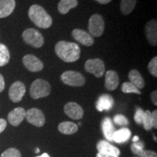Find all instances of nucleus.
<instances>
[{
	"label": "nucleus",
	"mask_w": 157,
	"mask_h": 157,
	"mask_svg": "<svg viewBox=\"0 0 157 157\" xmlns=\"http://www.w3.org/2000/svg\"><path fill=\"white\" fill-rule=\"evenodd\" d=\"M51 93V86L48 82L42 78H37L33 82L30 87V95L33 99L47 97Z\"/></svg>",
	"instance_id": "obj_3"
},
{
	"label": "nucleus",
	"mask_w": 157,
	"mask_h": 157,
	"mask_svg": "<svg viewBox=\"0 0 157 157\" xmlns=\"http://www.w3.org/2000/svg\"><path fill=\"white\" fill-rule=\"evenodd\" d=\"M146 38L148 42L153 46L157 44V22L156 20L154 19L148 21L145 26Z\"/></svg>",
	"instance_id": "obj_13"
},
{
	"label": "nucleus",
	"mask_w": 157,
	"mask_h": 157,
	"mask_svg": "<svg viewBox=\"0 0 157 157\" xmlns=\"http://www.w3.org/2000/svg\"><path fill=\"white\" fill-rule=\"evenodd\" d=\"M151 121L152 126L155 129L157 128V111L154 110L153 112H151Z\"/></svg>",
	"instance_id": "obj_34"
},
{
	"label": "nucleus",
	"mask_w": 157,
	"mask_h": 157,
	"mask_svg": "<svg viewBox=\"0 0 157 157\" xmlns=\"http://www.w3.org/2000/svg\"><path fill=\"white\" fill-rule=\"evenodd\" d=\"M121 91L124 93H135L140 95L141 92L140 90L133 85L130 82H124L121 85Z\"/></svg>",
	"instance_id": "obj_26"
},
{
	"label": "nucleus",
	"mask_w": 157,
	"mask_h": 157,
	"mask_svg": "<svg viewBox=\"0 0 157 157\" xmlns=\"http://www.w3.org/2000/svg\"><path fill=\"white\" fill-rule=\"evenodd\" d=\"M29 18L37 27L48 29L52 24V19L42 6L33 5L29 10Z\"/></svg>",
	"instance_id": "obj_2"
},
{
	"label": "nucleus",
	"mask_w": 157,
	"mask_h": 157,
	"mask_svg": "<svg viewBox=\"0 0 157 157\" xmlns=\"http://www.w3.org/2000/svg\"><path fill=\"white\" fill-rule=\"evenodd\" d=\"M77 0H60L58 3V10L60 14L66 15L71 10L77 7Z\"/></svg>",
	"instance_id": "obj_21"
},
{
	"label": "nucleus",
	"mask_w": 157,
	"mask_h": 157,
	"mask_svg": "<svg viewBox=\"0 0 157 157\" xmlns=\"http://www.w3.org/2000/svg\"><path fill=\"white\" fill-rule=\"evenodd\" d=\"M143 115H144V111L140 108H137L134 116V120L135 122L138 124H141L143 123Z\"/></svg>",
	"instance_id": "obj_32"
},
{
	"label": "nucleus",
	"mask_w": 157,
	"mask_h": 157,
	"mask_svg": "<svg viewBox=\"0 0 157 157\" xmlns=\"http://www.w3.org/2000/svg\"><path fill=\"white\" fill-rule=\"evenodd\" d=\"M97 149L98 153L103 154L112 155V156H119L120 155L121 152L119 148L116 146H113V145L110 144L108 141L105 140H100L97 144Z\"/></svg>",
	"instance_id": "obj_15"
},
{
	"label": "nucleus",
	"mask_w": 157,
	"mask_h": 157,
	"mask_svg": "<svg viewBox=\"0 0 157 157\" xmlns=\"http://www.w3.org/2000/svg\"><path fill=\"white\" fill-rule=\"evenodd\" d=\"M10 59V51L6 45L0 44V67L5 66L8 63Z\"/></svg>",
	"instance_id": "obj_25"
},
{
	"label": "nucleus",
	"mask_w": 157,
	"mask_h": 157,
	"mask_svg": "<svg viewBox=\"0 0 157 157\" xmlns=\"http://www.w3.org/2000/svg\"><path fill=\"white\" fill-rule=\"evenodd\" d=\"M96 157H119V156H112V155L103 154H101V153H98L97 155H96Z\"/></svg>",
	"instance_id": "obj_38"
},
{
	"label": "nucleus",
	"mask_w": 157,
	"mask_h": 157,
	"mask_svg": "<svg viewBox=\"0 0 157 157\" xmlns=\"http://www.w3.org/2000/svg\"><path fill=\"white\" fill-rule=\"evenodd\" d=\"M144 150V144L141 141H137V142L133 143L131 145V151L133 154L139 156L141 152Z\"/></svg>",
	"instance_id": "obj_29"
},
{
	"label": "nucleus",
	"mask_w": 157,
	"mask_h": 157,
	"mask_svg": "<svg viewBox=\"0 0 157 157\" xmlns=\"http://www.w3.org/2000/svg\"><path fill=\"white\" fill-rule=\"evenodd\" d=\"M138 156L140 157H157L156 152L150 150H143Z\"/></svg>",
	"instance_id": "obj_33"
},
{
	"label": "nucleus",
	"mask_w": 157,
	"mask_h": 157,
	"mask_svg": "<svg viewBox=\"0 0 157 157\" xmlns=\"http://www.w3.org/2000/svg\"><path fill=\"white\" fill-rule=\"evenodd\" d=\"M131 134L132 132L128 128L124 127L119 130L115 131L114 134L113 135V141H115L116 143H124L129 140Z\"/></svg>",
	"instance_id": "obj_22"
},
{
	"label": "nucleus",
	"mask_w": 157,
	"mask_h": 157,
	"mask_svg": "<svg viewBox=\"0 0 157 157\" xmlns=\"http://www.w3.org/2000/svg\"><path fill=\"white\" fill-rule=\"evenodd\" d=\"M15 0H0V18L8 17L14 11Z\"/></svg>",
	"instance_id": "obj_18"
},
{
	"label": "nucleus",
	"mask_w": 157,
	"mask_h": 157,
	"mask_svg": "<svg viewBox=\"0 0 157 157\" xmlns=\"http://www.w3.org/2000/svg\"><path fill=\"white\" fill-rule=\"evenodd\" d=\"M64 112L68 117L74 120L81 119L84 116L82 108L75 102H68L65 105Z\"/></svg>",
	"instance_id": "obj_11"
},
{
	"label": "nucleus",
	"mask_w": 157,
	"mask_h": 157,
	"mask_svg": "<svg viewBox=\"0 0 157 157\" xmlns=\"http://www.w3.org/2000/svg\"><path fill=\"white\" fill-rule=\"evenodd\" d=\"M128 77L129 79V82L132 83L139 90L143 89L145 87V82L143 79L142 75L138 71L132 69L129 72Z\"/></svg>",
	"instance_id": "obj_20"
},
{
	"label": "nucleus",
	"mask_w": 157,
	"mask_h": 157,
	"mask_svg": "<svg viewBox=\"0 0 157 157\" xmlns=\"http://www.w3.org/2000/svg\"><path fill=\"white\" fill-rule=\"evenodd\" d=\"M72 36L80 44L84 46L90 47L94 44V37L90 33L82 30V29H75L72 31Z\"/></svg>",
	"instance_id": "obj_12"
},
{
	"label": "nucleus",
	"mask_w": 157,
	"mask_h": 157,
	"mask_svg": "<svg viewBox=\"0 0 157 157\" xmlns=\"http://www.w3.org/2000/svg\"><path fill=\"white\" fill-rule=\"evenodd\" d=\"M102 130L105 138L109 141H113V135L115 132V127L113 124V121L109 117L103 119L101 124Z\"/></svg>",
	"instance_id": "obj_19"
},
{
	"label": "nucleus",
	"mask_w": 157,
	"mask_h": 157,
	"mask_svg": "<svg viewBox=\"0 0 157 157\" xmlns=\"http://www.w3.org/2000/svg\"><path fill=\"white\" fill-rule=\"evenodd\" d=\"M36 157H50V155H49L48 154H47V153H44V154L40 155V156H38Z\"/></svg>",
	"instance_id": "obj_40"
},
{
	"label": "nucleus",
	"mask_w": 157,
	"mask_h": 157,
	"mask_svg": "<svg viewBox=\"0 0 157 157\" xmlns=\"http://www.w3.org/2000/svg\"><path fill=\"white\" fill-rule=\"evenodd\" d=\"M5 79H4L3 76L0 74V93L5 90Z\"/></svg>",
	"instance_id": "obj_36"
},
{
	"label": "nucleus",
	"mask_w": 157,
	"mask_h": 157,
	"mask_svg": "<svg viewBox=\"0 0 157 157\" xmlns=\"http://www.w3.org/2000/svg\"><path fill=\"white\" fill-rule=\"evenodd\" d=\"M84 68L88 73L93 74L97 78L102 77L105 74V64L100 58L87 60L84 64Z\"/></svg>",
	"instance_id": "obj_7"
},
{
	"label": "nucleus",
	"mask_w": 157,
	"mask_h": 157,
	"mask_svg": "<svg viewBox=\"0 0 157 157\" xmlns=\"http://www.w3.org/2000/svg\"><path fill=\"white\" fill-rule=\"evenodd\" d=\"M113 103H114V101H113L112 96L105 94L98 98L96 103V109L99 111H109L113 107Z\"/></svg>",
	"instance_id": "obj_17"
},
{
	"label": "nucleus",
	"mask_w": 157,
	"mask_h": 157,
	"mask_svg": "<svg viewBox=\"0 0 157 157\" xmlns=\"http://www.w3.org/2000/svg\"><path fill=\"white\" fill-rule=\"evenodd\" d=\"M137 0H121L120 9L124 15L130 14L136 6Z\"/></svg>",
	"instance_id": "obj_24"
},
{
	"label": "nucleus",
	"mask_w": 157,
	"mask_h": 157,
	"mask_svg": "<svg viewBox=\"0 0 157 157\" xmlns=\"http://www.w3.org/2000/svg\"><path fill=\"white\" fill-rule=\"evenodd\" d=\"M25 113H26V111L23 108H15V109L12 110L7 116L9 123L14 127L18 126L25 118Z\"/></svg>",
	"instance_id": "obj_14"
},
{
	"label": "nucleus",
	"mask_w": 157,
	"mask_h": 157,
	"mask_svg": "<svg viewBox=\"0 0 157 157\" xmlns=\"http://www.w3.org/2000/svg\"><path fill=\"white\" fill-rule=\"evenodd\" d=\"M139 140V137H137V136H135L134 137H133V139H132V141H133V143H135V142H137V141H138Z\"/></svg>",
	"instance_id": "obj_41"
},
{
	"label": "nucleus",
	"mask_w": 157,
	"mask_h": 157,
	"mask_svg": "<svg viewBox=\"0 0 157 157\" xmlns=\"http://www.w3.org/2000/svg\"><path fill=\"white\" fill-rule=\"evenodd\" d=\"M1 157H22L19 150L15 148H10L5 151L1 155Z\"/></svg>",
	"instance_id": "obj_28"
},
{
	"label": "nucleus",
	"mask_w": 157,
	"mask_h": 157,
	"mask_svg": "<svg viewBox=\"0 0 157 157\" xmlns=\"http://www.w3.org/2000/svg\"><path fill=\"white\" fill-rule=\"evenodd\" d=\"M55 51L59 58L65 62H76L80 58L79 46L74 42L60 41L55 46Z\"/></svg>",
	"instance_id": "obj_1"
},
{
	"label": "nucleus",
	"mask_w": 157,
	"mask_h": 157,
	"mask_svg": "<svg viewBox=\"0 0 157 157\" xmlns=\"http://www.w3.org/2000/svg\"><path fill=\"white\" fill-rule=\"evenodd\" d=\"M148 71L154 77H157V57L153 58L148 65Z\"/></svg>",
	"instance_id": "obj_30"
},
{
	"label": "nucleus",
	"mask_w": 157,
	"mask_h": 157,
	"mask_svg": "<svg viewBox=\"0 0 157 157\" xmlns=\"http://www.w3.org/2000/svg\"><path fill=\"white\" fill-rule=\"evenodd\" d=\"M135 157H140V156H135Z\"/></svg>",
	"instance_id": "obj_43"
},
{
	"label": "nucleus",
	"mask_w": 157,
	"mask_h": 157,
	"mask_svg": "<svg viewBox=\"0 0 157 157\" xmlns=\"http://www.w3.org/2000/svg\"><path fill=\"white\" fill-rule=\"evenodd\" d=\"M58 130L64 135H72L77 132L78 126L71 121H63L59 124Z\"/></svg>",
	"instance_id": "obj_23"
},
{
	"label": "nucleus",
	"mask_w": 157,
	"mask_h": 157,
	"mask_svg": "<svg viewBox=\"0 0 157 157\" xmlns=\"http://www.w3.org/2000/svg\"><path fill=\"white\" fill-rule=\"evenodd\" d=\"M39 148H36V153H39Z\"/></svg>",
	"instance_id": "obj_42"
},
{
	"label": "nucleus",
	"mask_w": 157,
	"mask_h": 157,
	"mask_svg": "<svg viewBox=\"0 0 157 157\" xmlns=\"http://www.w3.org/2000/svg\"><path fill=\"white\" fill-rule=\"evenodd\" d=\"M22 37L23 41L27 44L35 48H39L44 44V37L35 29H27L23 32Z\"/></svg>",
	"instance_id": "obj_4"
},
{
	"label": "nucleus",
	"mask_w": 157,
	"mask_h": 157,
	"mask_svg": "<svg viewBox=\"0 0 157 157\" xmlns=\"http://www.w3.org/2000/svg\"><path fill=\"white\" fill-rule=\"evenodd\" d=\"M25 93L24 84L21 81L15 82L9 90V98L13 103H19L22 101Z\"/></svg>",
	"instance_id": "obj_9"
},
{
	"label": "nucleus",
	"mask_w": 157,
	"mask_h": 157,
	"mask_svg": "<svg viewBox=\"0 0 157 157\" xmlns=\"http://www.w3.org/2000/svg\"><path fill=\"white\" fill-rule=\"evenodd\" d=\"M151 98L152 103L154 104L155 105H157V92L156 90L153 91L151 94Z\"/></svg>",
	"instance_id": "obj_37"
},
{
	"label": "nucleus",
	"mask_w": 157,
	"mask_h": 157,
	"mask_svg": "<svg viewBox=\"0 0 157 157\" xmlns=\"http://www.w3.org/2000/svg\"><path fill=\"white\" fill-rule=\"evenodd\" d=\"M7 121L4 119H0V133H2L5 130L7 127Z\"/></svg>",
	"instance_id": "obj_35"
},
{
	"label": "nucleus",
	"mask_w": 157,
	"mask_h": 157,
	"mask_svg": "<svg viewBox=\"0 0 157 157\" xmlns=\"http://www.w3.org/2000/svg\"><path fill=\"white\" fill-rule=\"evenodd\" d=\"M119 84V78L115 71L109 70L105 73V87L110 91L115 90Z\"/></svg>",
	"instance_id": "obj_16"
},
{
	"label": "nucleus",
	"mask_w": 157,
	"mask_h": 157,
	"mask_svg": "<svg viewBox=\"0 0 157 157\" xmlns=\"http://www.w3.org/2000/svg\"><path fill=\"white\" fill-rule=\"evenodd\" d=\"M62 82L65 84L71 87H82L84 85L86 80L81 73L74 71H66L60 76Z\"/></svg>",
	"instance_id": "obj_5"
},
{
	"label": "nucleus",
	"mask_w": 157,
	"mask_h": 157,
	"mask_svg": "<svg viewBox=\"0 0 157 157\" xmlns=\"http://www.w3.org/2000/svg\"><path fill=\"white\" fill-rule=\"evenodd\" d=\"M143 124L144 129L147 131L151 130L153 128L151 121V112L148 110L144 111V115L143 118Z\"/></svg>",
	"instance_id": "obj_27"
},
{
	"label": "nucleus",
	"mask_w": 157,
	"mask_h": 157,
	"mask_svg": "<svg viewBox=\"0 0 157 157\" xmlns=\"http://www.w3.org/2000/svg\"><path fill=\"white\" fill-rule=\"evenodd\" d=\"M113 121L118 125L127 126L129 124V121L127 118L122 114H117L113 118Z\"/></svg>",
	"instance_id": "obj_31"
},
{
	"label": "nucleus",
	"mask_w": 157,
	"mask_h": 157,
	"mask_svg": "<svg viewBox=\"0 0 157 157\" xmlns=\"http://www.w3.org/2000/svg\"><path fill=\"white\" fill-rule=\"evenodd\" d=\"M23 63L25 67L31 72L41 71L44 68V64L36 56L29 54L23 58Z\"/></svg>",
	"instance_id": "obj_10"
},
{
	"label": "nucleus",
	"mask_w": 157,
	"mask_h": 157,
	"mask_svg": "<svg viewBox=\"0 0 157 157\" xmlns=\"http://www.w3.org/2000/svg\"><path fill=\"white\" fill-rule=\"evenodd\" d=\"M90 34L93 36L99 37L103 34L105 23L103 17L99 14H94L90 17L88 23Z\"/></svg>",
	"instance_id": "obj_6"
},
{
	"label": "nucleus",
	"mask_w": 157,
	"mask_h": 157,
	"mask_svg": "<svg viewBox=\"0 0 157 157\" xmlns=\"http://www.w3.org/2000/svg\"><path fill=\"white\" fill-rule=\"evenodd\" d=\"M95 1L98 2L100 4H102V5H105V4L109 3L111 0H95Z\"/></svg>",
	"instance_id": "obj_39"
},
{
	"label": "nucleus",
	"mask_w": 157,
	"mask_h": 157,
	"mask_svg": "<svg viewBox=\"0 0 157 157\" xmlns=\"http://www.w3.org/2000/svg\"><path fill=\"white\" fill-rule=\"evenodd\" d=\"M25 118L29 123L34 126L41 127L45 124V117L44 113L41 110L36 108L29 109L25 113Z\"/></svg>",
	"instance_id": "obj_8"
}]
</instances>
